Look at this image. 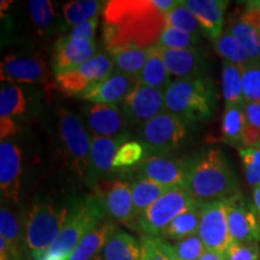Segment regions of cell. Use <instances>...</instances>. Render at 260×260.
<instances>
[{"label": "cell", "instance_id": "4dcf8cb0", "mask_svg": "<svg viewBox=\"0 0 260 260\" xmlns=\"http://www.w3.org/2000/svg\"><path fill=\"white\" fill-rule=\"evenodd\" d=\"M212 42L217 54L222 57L224 61H229L241 70L252 63L245 48L228 30L223 31V34Z\"/></svg>", "mask_w": 260, "mask_h": 260}, {"label": "cell", "instance_id": "f546056e", "mask_svg": "<svg viewBox=\"0 0 260 260\" xmlns=\"http://www.w3.org/2000/svg\"><path fill=\"white\" fill-rule=\"evenodd\" d=\"M170 188L161 186L157 182L140 178L132 183V195L134 203L135 217L147 210L152 204L155 203L162 194H165Z\"/></svg>", "mask_w": 260, "mask_h": 260}, {"label": "cell", "instance_id": "d590c367", "mask_svg": "<svg viewBox=\"0 0 260 260\" xmlns=\"http://www.w3.org/2000/svg\"><path fill=\"white\" fill-rule=\"evenodd\" d=\"M246 128L243 134V148L260 147V103H245Z\"/></svg>", "mask_w": 260, "mask_h": 260}, {"label": "cell", "instance_id": "74e56055", "mask_svg": "<svg viewBox=\"0 0 260 260\" xmlns=\"http://www.w3.org/2000/svg\"><path fill=\"white\" fill-rule=\"evenodd\" d=\"M0 237H4L11 247L12 258L17 259L21 242V226L16 216L5 207L0 211Z\"/></svg>", "mask_w": 260, "mask_h": 260}, {"label": "cell", "instance_id": "f907efd6", "mask_svg": "<svg viewBox=\"0 0 260 260\" xmlns=\"http://www.w3.org/2000/svg\"><path fill=\"white\" fill-rule=\"evenodd\" d=\"M247 4L253 6V8L260 10V0H254V2H247Z\"/></svg>", "mask_w": 260, "mask_h": 260}, {"label": "cell", "instance_id": "f6af8a7d", "mask_svg": "<svg viewBox=\"0 0 260 260\" xmlns=\"http://www.w3.org/2000/svg\"><path fill=\"white\" fill-rule=\"evenodd\" d=\"M142 252L146 260H171L162 253L157 246L154 245L153 240L148 236H142Z\"/></svg>", "mask_w": 260, "mask_h": 260}, {"label": "cell", "instance_id": "836d02e7", "mask_svg": "<svg viewBox=\"0 0 260 260\" xmlns=\"http://www.w3.org/2000/svg\"><path fill=\"white\" fill-rule=\"evenodd\" d=\"M27 102L23 92L16 84H6L0 89V118L23 115Z\"/></svg>", "mask_w": 260, "mask_h": 260}, {"label": "cell", "instance_id": "484cf974", "mask_svg": "<svg viewBox=\"0 0 260 260\" xmlns=\"http://www.w3.org/2000/svg\"><path fill=\"white\" fill-rule=\"evenodd\" d=\"M246 116L243 105L225 107L222 117V141L237 149L243 148Z\"/></svg>", "mask_w": 260, "mask_h": 260}, {"label": "cell", "instance_id": "5bb4252c", "mask_svg": "<svg viewBox=\"0 0 260 260\" xmlns=\"http://www.w3.org/2000/svg\"><path fill=\"white\" fill-rule=\"evenodd\" d=\"M128 123L144 125L155 116L167 111L162 90L138 83L122 104Z\"/></svg>", "mask_w": 260, "mask_h": 260}, {"label": "cell", "instance_id": "4fadbf2b", "mask_svg": "<svg viewBox=\"0 0 260 260\" xmlns=\"http://www.w3.org/2000/svg\"><path fill=\"white\" fill-rule=\"evenodd\" d=\"M228 228L233 242H260V218L254 205L240 191L229 198Z\"/></svg>", "mask_w": 260, "mask_h": 260}, {"label": "cell", "instance_id": "2e32d148", "mask_svg": "<svg viewBox=\"0 0 260 260\" xmlns=\"http://www.w3.org/2000/svg\"><path fill=\"white\" fill-rule=\"evenodd\" d=\"M96 54L94 40L63 37L56 42L52 54V70L54 76L76 69Z\"/></svg>", "mask_w": 260, "mask_h": 260}, {"label": "cell", "instance_id": "681fc988", "mask_svg": "<svg viewBox=\"0 0 260 260\" xmlns=\"http://www.w3.org/2000/svg\"><path fill=\"white\" fill-rule=\"evenodd\" d=\"M253 205H254L256 213L260 218V186L253 188Z\"/></svg>", "mask_w": 260, "mask_h": 260}, {"label": "cell", "instance_id": "e0dca14e", "mask_svg": "<svg viewBox=\"0 0 260 260\" xmlns=\"http://www.w3.org/2000/svg\"><path fill=\"white\" fill-rule=\"evenodd\" d=\"M126 121L124 112L118 105L92 104L86 110V124L93 136L116 138L124 134Z\"/></svg>", "mask_w": 260, "mask_h": 260}, {"label": "cell", "instance_id": "d6986e66", "mask_svg": "<svg viewBox=\"0 0 260 260\" xmlns=\"http://www.w3.org/2000/svg\"><path fill=\"white\" fill-rule=\"evenodd\" d=\"M136 84H138V81L135 77L115 71L102 82L94 86L81 99L93 104L118 105L121 103L123 104Z\"/></svg>", "mask_w": 260, "mask_h": 260}, {"label": "cell", "instance_id": "7bdbcfd3", "mask_svg": "<svg viewBox=\"0 0 260 260\" xmlns=\"http://www.w3.org/2000/svg\"><path fill=\"white\" fill-rule=\"evenodd\" d=\"M259 242H232L224 253L225 260H259Z\"/></svg>", "mask_w": 260, "mask_h": 260}, {"label": "cell", "instance_id": "6da1fadb", "mask_svg": "<svg viewBox=\"0 0 260 260\" xmlns=\"http://www.w3.org/2000/svg\"><path fill=\"white\" fill-rule=\"evenodd\" d=\"M103 17V41L109 53L153 48L167 27V14L158 8L157 0H111Z\"/></svg>", "mask_w": 260, "mask_h": 260}, {"label": "cell", "instance_id": "7a4b0ae2", "mask_svg": "<svg viewBox=\"0 0 260 260\" xmlns=\"http://www.w3.org/2000/svg\"><path fill=\"white\" fill-rule=\"evenodd\" d=\"M183 187L198 204L225 200L239 193V181L222 149L207 148L188 158Z\"/></svg>", "mask_w": 260, "mask_h": 260}, {"label": "cell", "instance_id": "cb8c5ba5", "mask_svg": "<svg viewBox=\"0 0 260 260\" xmlns=\"http://www.w3.org/2000/svg\"><path fill=\"white\" fill-rule=\"evenodd\" d=\"M100 255L104 260H142V243L130 234L117 230Z\"/></svg>", "mask_w": 260, "mask_h": 260}, {"label": "cell", "instance_id": "f35d334b", "mask_svg": "<svg viewBox=\"0 0 260 260\" xmlns=\"http://www.w3.org/2000/svg\"><path fill=\"white\" fill-rule=\"evenodd\" d=\"M29 16L31 23L38 29L39 32L44 34L53 24L54 10L50 0H30L28 2Z\"/></svg>", "mask_w": 260, "mask_h": 260}, {"label": "cell", "instance_id": "3957f363", "mask_svg": "<svg viewBox=\"0 0 260 260\" xmlns=\"http://www.w3.org/2000/svg\"><path fill=\"white\" fill-rule=\"evenodd\" d=\"M165 109L190 123L209 121L217 105V92L207 77L174 81L164 92Z\"/></svg>", "mask_w": 260, "mask_h": 260}, {"label": "cell", "instance_id": "db71d44e", "mask_svg": "<svg viewBox=\"0 0 260 260\" xmlns=\"http://www.w3.org/2000/svg\"><path fill=\"white\" fill-rule=\"evenodd\" d=\"M142 260H146V258L144 256V252H142Z\"/></svg>", "mask_w": 260, "mask_h": 260}, {"label": "cell", "instance_id": "30bf717a", "mask_svg": "<svg viewBox=\"0 0 260 260\" xmlns=\"http://www.w3.org/2000/svg\"><path fill=\"white\" fill-rule=\"evenodd\" d=\"M229 199L201 205V217L198 235L205 249L225 253L233 240L228 228Z\"/></svg>", "mask_w": 260, "mask_h": 260}, {"label": "cell", "instance_id": "7402d4cb", "mask_svg": "<svg viewBox=\"0 0 260 260\" xmlns=\"http://www.w3.org/2000/svg\"><path fill=\"white\" fill-rule=\"evenodd\" d=\"M183 4L193 12L205 35L214 41L223 34L224 14L228 2L224 0H184Z\"/></svg>", "mask_w": 260, "mask_h": 260}, {"label": "cell", "instance_id": "603a6c76", "mask_svg": "<svg viewBox=\"0 0 260 260\" xmlns=\"http://www.w3.org/2000/svg\"><path fill=\"white\" fill-rule=\"evenodd\" d=\"M117 232L116 224L112 219H105L94 229L83 236L71 252L69 260H92L104 248L107 240Z\"/></svg>", "mask_w": 260, "mask_h": 260}, {"label": "cell", "instance_id": "f1b7e54d", "mask_svg": "<svg viewBox=\"0 0 260 260\" xmlns=\"http://www.w3.org/2000/svg\"><path fill=\"white\" fill-rule=\"evenodd\" d=\"M222 93L225 107L243 105L242 71L239 67L229 61L222 65Z\"/></svg>", "mask_w": 260, "mask_h": 260}, {"label": "cell", "instance_id": "ffe728a7", "mask_svg": "<svg viewBox=\"0 0 260 260\" xmlns=\"http://www.w3.org/2000/svg\"><path fill=\"white\" fill-rule=\"evenodd\" d=\"M128 133L116 136V138L93 136L88 175V182L90 184H95L100 177L110 174L113 170V160H115L117 151L125 141H128Z\"/></svg>", "mask_w": 260, "mask_h": 260}, {"label": "cell", "instance_id": "c3c4849f", "mask_svg": "<svg viewBox=\"0 0 260 260\" xmlns=\"http://www.w3.org/2000/svg\"><path fill=\"white\" fill-rule=\"evenodd\" d=\"M32 260H69L68 256H61V255H56V254H52L50 252H45L44 254H41L38 258L32 259Z\"/></svg>", "mask_w": 260, "mask_h": 260}, {"label": "cell", "instance_id": "8d00e7d4", "mask_svg": "<svg viewBox=\"0 0 260 260\" xmlns=\"http://www.w3.org/2000/svg\"><path fill=\"white\" fill-rule=\"evenodd\" d=\"M146 147L141 141L128 140L117 151L113 169H128L136 167L145 158Z\"/></svg>", "mask_w": 260, "mask_h": 260}, {"label": "cell", "instance_id": "7c38bea8", "mask_svg": "<svg viewBox=\"0 0 260 260\" xmlns=\"http://www.w3.org/2000/svg\"><path fill=\"white\" fill-rule=\"evenodd\" d=\"M188 158H176L160 153L145 157L134 168L140 178H147L161 186L172 188L183 186L187 174Z\"/></svg>", "mask_w": 260, "mask_h": 260}, {"label": "cell", "instance_id": "d4e9b609", "mask_svg": "<svg viewBox=\"0 0 260 260\" xmlns=\"http://www.w3.org/2000/svg\"><path fill=\"white\" fill-rule=\"evenodd\" d=\"M138 83L142 86L152 87V88L162 90L168 89V87L172 83L170 79V73H169L164 61H162L160 54L157 50V46L151 50L147 61L145 67L135 77Z\"/></svg>", "mask_w": 260, "mask_h": 260}, {"label": "cell", "instance_id": "8992f818", "mask_svg": "<svg viewBox=\"0 0 260 260\" xmlns=\"http://www.w3.org/2000/svg\"><path fill=\"white\" fill-rule=\"evenodd\" d=\"M68 214V209L47 203L31 207L25 218L24 242L35 259L47 252L59 235Z\"/></svg>", "mask_w": 260, "mask_h": 260}, {"label": "cell", "instance_id": "b9f144b4", "mask_svg": "<svg viewBox=\"0 0 260 260\" xmlns=\"http://www.w3.org/2000/svg\"><path fill=\"white\" fill-rule=\"evenodd\" d=\"M245 103H260V63H251L242 69Z\"/></svg>", "mask_w": 260, "mask_h": 260}, {"label": "cell", "instance_id": "83f0119b", "mask_svg": "<svg viewBox=\"0 0 260 260\" xmlns=\"http://www.w3.org/2000/svg\"><path fill=\"white\" fill-rule=\"evenodd\" d=\"M245 48L252 63H260V29L242 18H237L226 29Z\"/></svg>", "mask_w": 260, "mask_h": 260}, {"label": "cell", "instance_id": "4316f807", "mask_svg": "<svg viewBox=\"0 0 260 260\" xmlns=\"http://www.w3.org/2000/svg\"><path fill=\"white\" fill-rule=\"evenodd\" d=\"M200 217L201 205L198 204L172 220L167 229L162 232L160 237L164 240L178 241V240L197 235L199 232Z\"/></svg>", "mask_w": 260, "mask_h": 260}, {"label": "cell", "instance_id": "277c9868", "mask_svg": "<svg viewBox=\"0 0 260 260\" xmlns=\"http://www.w3.org/2000/svg\"><path fill=\"white\" fill-rule=\"evenodd\" d=\"M107 217L105 203L99 191L77 200L68 209L63 228L48 252L69 258L83 236Z\"/></svg>", "mask_w": 260, "mask_h": 260}, {"label": "cell", "instance_id": "f5cc1de1", "mask_svg": "<svg viewBox=\"0 0 260 260\" xmlns=\"http://www.w3.org/2000/svg\"><path fill=\"white\" fill-rule=\"evenodd\" d=\"M92 260H104V259L102 258V255H96L95 258H93Z\"/></svg>", "mask_w": 260, "mask_h": 260}, {"label": "cell", "instance_id": "d6a6232c", "mask_svg": "<svg viewBox=\"0 0 260 260\" xmlns=\"http://www.w3.org/2000/svg\"><path fill=\"white\" fill-rule=\"evenodd\" d=\"M106 3L99 0H75L63 6V16L68 25H73L87 19L99 17L100 12L104 11Z\"/></svg>", "mask_w": 260, "mask_h": 260}, {"label": "cell", "instance_id": "816d5d0a", "mask_svg": "<svg viewBox=\"0 0 260 260\" xmlns=\"http://www.w3.org/2000/svg\"><path fill=\"white\" fill-rule=\"evenodd\" d=\"M12 2H4V0H3L2 2V12L4 11L5 9H8V6H9V4H11Z\"/></svg>", "mask_w": 260, "mask_h": 260}, {"label": "cell", "instance_id": "ab89813d", "mask_svg": "<svg viewBox=\"0 0 260 260\" xmlns=\"http://www.w3.org/2000/svg\"><path fill=\"white\" fill-rule=\"evenodd\" d=\"M200 40L201 37L187 34V32L178 30L176 28L167 25L164 30H162L160 38H159L157 46L175 48V50H184V48L198 47V44H199Z\"/></svg>", "mask_w": 260, "mask_h": 260}, {"label": "cell", "instance_id": "7dc6e473", "mask_svg": "<svg viewBox=\"0 0 260 260\" xmlns=\"http://www.w3.org/2000/svg\"><path fill=\"white\" fill-rule=\"evenodd\" d=\"M199 260H225L224 253L214 252V251H205L204 254L200 256Z\"/></svg>", "mask_w": 260, "mask_h": 260}, {"label": "cell", "instance_id": "8fae6325", "mask_svg": "<svg viewBox=\"0 0 260 260\" xmlns=\"http://www.w3.org/2000/svg\"><path fill=\"white\" fill-rule=\"evenodd\" d=\"M0 79L3 82L39 84L50 90L57 88L52 83L45 61L35 56L8 54L0 64Z\"/></svg>", "mask_w": 260, "mask_h": 260}, {"label": "cell", "instance_id": "ba28073f", "mask_svg": "<svg viewBox=\"0 0 260 260\" xmlns=\"http://www.w3.org/2000/svg\"><path fill=\"white\" fill-rule=\"evenodd\" d=\"M59 134L74 170L82 180L88 181L92 141L87 129L76 115L60 110Z\"/></svg>", "mask_w": 260, "mask_h": 260}, {"label": "cell", "instance_id": "5b68a950", "mask_svg": "<svg viewBox=\"0 0 260 260\" xmlns=\"http://www.w3.org/2000/svg\"><path fill=\"white\" fill-rule=\"evenodd\" d=\"M195 205L198 203L183 186L172 187L147 210L136 216L129 225L136 226L144 236L160 237L172 220Z\"/></svg>", "mask_w": 260, "mask_h": 260}, {"label": "cell", "instance_id": "bcb514c9", "mask_svg": "<svg viewBox=\"0 0 260 260\" xmlns=\"http://www.w3.org/2000/svg\"><path fill=\"white\" fill-rule=\"evenodd\" d=\"M17 132V125L14 122L12 118H0V136H2V141H4L10 136L15 135V133Z\"/></svg>", "mask_w": 260, "mask_h": 260}, {"label": "cell", "instance_id": "ee69618b", "mask_svg": "<svg viewBox=\"0 0 260 260\" xmlns=\"http://www.w3.org/2000/svg\"><path fill=\"white\" fill-rule=\"evenodd\" d=\"M98 23H99V17H94L87 21L81 22V23L76 24L73 27L68 37L70 38H81L87 39V40H94L95 37V31L98 28Z\"/></svg>", "mask_w": 260, "mask_h": 260}, {"label": "cell", "instance_id": "44dd1931", "mask_svg": "<svg viewBox=\"0 0 260 260\" xmlns=\"http://www.w3.org/2000/svg\"><path fill=\"white\" fill-rule=\"evenodd\" d=\"M102 194V193H100ZM103 195L107 216L113 222L129 225L135 218L132 186L123 180H113Z\"/></svg>", "mask_w": 260, "mask_h": 260}, {"label": "cell", "instance_id": "52a82bcc", "mask_svg": "<svg viewBox=\"0 0 260 260\" xmlns=\"http://www.w3.org/2000/svg\"><path fill=\"white\" fill-rule=\"evenodd\" d=\"M115 73V63L107 53H96L76 69L54 76L56 86L68 96L82 98L94 86Z\"/></svg>", "mask_w": 260, "mask_h": 260}, {"label": "cell", "instance_id": "9c48e42d", "mask_svg": "<svg viewBox=\"0 0 260 260\" xmlns=\"http://www.w3.org/2000/svg\"><path fill=\"white\" fill-rule=\"evenodd\" d=\"M188 123L174 113L164 111L141 125L140 136L146 148L165 153L186 142Z\"/></svg>", "mask_w": 260, "mask_h": 260}, {"label": "cell", "instance_id": "e575fe53", "mask_svg": "<svg viewBox=\"0 0 260 260\" xmlns=\"http://www.w3.org/2000/svg\"><path fill=\"white\" fill-rule=\"evenodd\" d=\"M167 25L176 28L178 30L187 32V34L197 35V37H201L205 34L197 17L183 4V2H180V4L176 8H174L169 14H167Z\"/></svg>", "mask_w": 260, "mask_h": 260}, {"label": "cell", "instance_id": "ac0fdd59", "mask_svg": "<svg viewBox=\"0 0 260 260\" xmlns=\"http://www.w3.org/2000/svg\"><path fill=\"white\" fill-rule=\"evenodd\" d=\"M22 151L16 144L2 141L0 144V190L6 199L17 203L21 189Z\"/></svg>", "mask_w": 260, "mask_h": 260}, {"label": "cell", "instance_id": "1f68e13d", "mask_svg": "<svg viewBox=\"0 0 260 260\" xmlns=\"http://www.w3.org/2000/svg\"><path fill=\"white\" fill-rule=\"evenodd\" d=\"M151 50H141V48H133V50H122L109 53L112 57L115 63V71L122 73L128 76L136 77L147 61Z\"/></svg>", "mask_w": 260, "mask_h": 260}, {"label": "cell", "instance_id": "9a60e30c", "mask_svg": "<svg viewBox=\"0 0 260 260\" xmlns=\"http://www.w3.org/2000/svg\"><path fill=\"white\" fill-rule=\"evenodd\" d=\"M157 50L169 73L178 80L207 77L206 54L199 47L175 50L157 46Z\"/></svg>", "mask_w": 260, "mask_h": 260}, {"label": "cell", "instance_id": "60d3db41", "mask_svg": "<svg viewBox=\"0 0 260 260\" xmlns=\"http://www.w3.org/2000/svg\"><path fill=\"white\" fill-rule=\"evenodd\" d=\"M243 174L249 186H260V147H246L239 149Z\"/></svg>", "mask_w": 260, "mask_h": 260}]
</instances>
